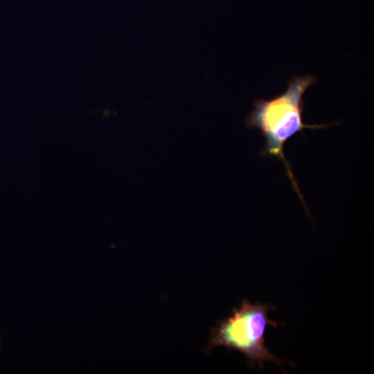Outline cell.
I'll use <instances>...</instances> for the list:
<instances>
[{
	"label": "cell",
	"instance_id": "6da1fadb",
	"mask_svg": "<svg viewBox=\"0 0 374 374\" xmlns=\"http://www.w3.org/2000/svg\"><path fill=\"white\" fill-rule=\"evenodd\" d=\"M316 81L314 76L309 75L293 78L284 93L269 100H256L246 118V125L259 130L265 139V145L260 152L261 157L276 158L283 161L292 187L303 204V196L285 156L284 145L305 128L321 129L332 125H309L303 121V94Z\"/></svg>",
	"mask_w": 374,
	"mask_h": 374
},
{
	"label": "cell",
	"instance_id": "7a4b0ae2",
	"mask_svg": "<svg viewBox=\"0 0 374 374\" xmlns=\"http://www.w3.org/2000/svg\"><path fill=\"white\" fill-rule=\"evenodd\" d=\"M271 308L269 304H253L244 299L239 308L213 329L208 350L224 346L238 350L247 357L251 367L262 368L267 362L283 367L284 362L269 351L265 341L267 326L282 324L268 319Z\"/></svg>",
	"mask_w": 374,
	"mask_h": 374
},
{
	"label": "cell",
	"instance_id": "3957f363",
	"mask_svg": "<svg viewBox=\"0 0 374 374\" xmlns=\"http://www.w3.org/2000/svg\"><path fill=\"white\" fill-rule=\"evenodd\" d=\"M0 346H1V339H0Z\"/></svg>",
	"mask_w": 374,
	"mask_h": 374
}]
</instances>
